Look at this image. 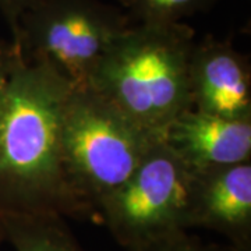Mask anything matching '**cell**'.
<instances>
[{"label": "cell", "instance_id": "cell-11", "mask_svg": "<svg viewBox=\"0 0 251 251\" xmlns=\"http://www.w3.org/2000/svg\"><path fill=\"white\" fill-rule=\"evenodd\" d=\"M127 251H232L226 244H205L190 230H180Z\"/></svg>", "mask_w": 251, "mask_h": 251}, {"label": "cell", "instance_id": "cell-9", "mask_svg": "<svg viewBox=\"0 0 251 251\" xmlns=\"http://www.w3.org/2000/svg\"><path fill=\"white\" fill-rule=\"evenodd\" d=\"M0 237L14 251H85L64 218L50 214H0Z\"/></svg>", "mask_w": 251, "mask_h": 251}, {"label": "cell", "instance_id": "cell-8", "mask_svg": "<svg viewBox=\"0 0 251 251\" xmlns=\"http://www.w3.org/2000/svg\"><path fill=\"white\" fill-rule=\"evenodd\" d=\"M193 227L224 236L232 251H251V161L197 175Z\"/></svg>", "mask_w": 251, "mask_h": 251}, {"label": "cell", "instance_id": "cell-6", "mask_svg": "<svg viewBox=\"0 0 251 251\" xmlns=\"http://www.w3.org/2000/svg\"><path fill=\"white\" fill-rule=\"evenodd\" d=\"M193 108L214 116L251 120V72L230 41L212 36L196 42L190 59Z\"/></svg>", "mask_w": 251, "mask_h": 251}, {"label": "cell", "instance_id": "cell-5", "mask_svg": "<svg viewBox=\"0 0 251 251\" xmlns=\"http://www.w3.org/2000/svg\"><path fill=\"white\" fill-rule=\"evenodd\" d=\"M197 173L158 140L122 186L99 202L98 219L126 250L193 229Z\"/></svg>", "mask_w": 251, "mask_h": 251}, {"label": "cell", "instance_id": "cell-7", "mask_svg": "<svg viewBox=\"0 0 251 251\" xmlns=\"http://www.w3.org/2000/svg\"><path fill=\"white\" fill-rule=\"evenodd\" d=\"M165 144L197 175L251 161V120L190 108L166 128Z\"/></svg>", "mask_w": 251, "mask_h": 251}, {"label": "cell", "instance_id": "cell-12", "mask_svg": "<svg viewBox=\"0 0 251 251\" xmlns=\"http://www.w3.org/2000/svg\"><path fill=\"white\" fill-rule=\"evenodd\" d=\"M18 54L20 50L13 45V42L0 41V113L3 109L10 77L13 74V69L16 66Z\"/></svg>", "mask_w": 251, "mask_h": 251}, {"label": "cell", "instance_id": "cell-2", "mask_svg": "<svg viewBox=\"0 0 251 251\" xmlns=\"http://www.w3.org/2000/svg\"><path fill=\"white\" fill-rule=\"evenodd\" d=\"M194 44V29L186 23L131 24L99 63L88 85L162 140L172 122L193 108Z\"/></svg>", "mask_w": 251, "mask_h": 251}, {"label": "cell", "instance_id": "cell-1", "mask_svg": "<svg viewBox=\"0 0 251 251\" xmlns=\"http://www.w3.org/2000/svg\"><path fill=\"white\" fill-rule=\"evenodd\" d=\"M72 87L18 54L0 113V214L94 218L63 162L62 110Z\"/></svg>", "mask_w": 251, "mask_h": 251}, {"label": "cell", "instance_id": "cell-4", "mask_svg": "<svg viewBox=\"0 0 251 251\" xmlns=\"http://www.w3.org/2000/svg\"><path fill=\"white\" fill-rule=\"evenodd\" d=\"M130 25L126 13L100 0H32L11 42L27 62L50 67L73 87H85Z\"/></svg>", "mask_w": 251, "mask_h": 251}, {"label": "cell", "instance_id": "cell-14", "mask_svg": "<svg viewBox=\"0 0 251 251\" xmlns=\"http://www.w3.org/2000/svg\"><path fill=\"white\" fill-rule=\"evenodd\" d=\"M0 240H1V237H0Z\"/></svg>", "mask_w": 251, "mask_h": 251}, {"label": "cell", "instance_id": "cell-13", "mask_svg": "<svg viewBox=\"0 0 251 251\" xmlns=\"http://www.w3.org/2000/svg\"><path fill=\"white\" fill-rule=\"evenodd\" d=\"M31 1L32 0H0V14L6 20L11 31V39L17 35L20 18Z\"/></svg>", "mask_w": 251, "mask_h": 251}, {"label": "cell", "instance_id": "cell-10", "mask_svg": "<svg viewBox=\"0 0 251 251\" xmlns=\"http://www.w3.org/2000/svg\"><path fill=\"white\" fill-rule=\"evenodd\" d=\"M221 0H120L131 24H176L209 11Z\"/></svg>", "mask_w": 251, "mask_h": 251}, {"label": "cell", "instance_id": "cell-3", "mask_svg": "<svg viewBox=\"0 0 251 251\" xmlns=\"http://www.w3.org/2000/svg\"><path fill=\"white\" fill-rule=\"evenodd\" d=\"M64 169L74 191L98 219L103 198L122 186L158 138L92 87H72L60 125Z\"/></svg>", "mask_w": 251, "mask_h": 251}]
</instances>
